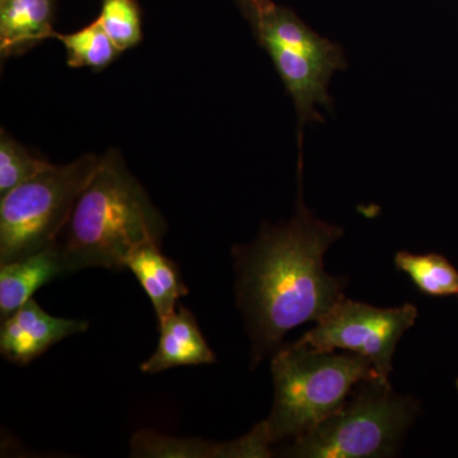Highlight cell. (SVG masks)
Returning <instances> with one entry per match:
<instances>
[{
	"instance_id": "obj_1",
	"label": "cell",
	"mask_w": 458,
	"mask_h": 458,
	"mask_svg": "<svg viewBox=\"0 0 458 458\" xmlns=\"http://www.w3.org/2000/svg\"><path fill=\"white\" fill-rule=\"evenodd\" d=\"M344 234L315 218L302 198L288 222L264 225L251 245L232 250L237 303L252 342V363L274 354L292 328L318 322L344 297L343 279L328 276L324 255Z\"/></svg>"
},
{
	"instance_id": "obj_2",
	"label": "cell",
	"mask_w": 458,
	"mask_h": 458,
	"mask_svg": "<svg viewBox=\"0 0 458 458\" xmlns=\"http://www.w3.org/2000/svg\"><path fill=\"white\" fill-rule=\"evenodd\" d=\"M167 223L117 150H108L75 201L56 243L66 273L89 267L125 269L129 255L161 243Z\"/></svg>"
},
{
	"instance_id": "obj_3",
	"label": "cell",
	"mask_w": 458,
	"mask_h": 458,
	"mask_svg": "<svg viewBox=\"0 0 458 458\" xmlns=\"http://www.w3.org/2000/svg\"><path fill=\"white\" fill-rule=\"evenodd\" d=\"M274 405L267 424L271 442L297 438L337 411L364 381H384L361 355L313 351L294 343L271 360ZM388 384V382H386Z\"/></svg>"
},
{
	"instance_id": "obj_4",
	"label": "cell",
	"mask_w": 458,
	"mask_h": 458,
	"mask_svg": "<svg viewBox=\"0 0 458 458\" xmlns=\"http://www.w3.org/2000/svg\"><path fill=\"white\" fill-rule=\"evenodd\" d=\"M417 414V403L390 384L364 381L342 408L294 438L285 456L372 458L393 456Z\"/></svg>"
},
{
	"instance_id": "obj_5",
	"label": "cell",
	"mask_w": 458,
	"mask_h": 458,
	"mask_svg": "<svg viewBox=\"0 0 458 458\" xmlns=\"http://www.w3.org/2000/svg\"><path fill=\"white\" fill-rule=\"evenodd\" d=\"M259 44L271 62L294 102L298 125L322 122L318 107H330L328 84L345 68L344 51L335 42L313 31L292 9L273 7L256 11L247 7Z\"/></svg>"
},
{
	"instance_id": "obj_6",
	"label": "cell",
	"mask_w": 458,
	"mask_h": 458,
	"mask_svg": "<svg viewBox=\"0 0 458 458\" xmlns=\"http://www.w3.org/2000/svg\"><path fill=\"white\" fill-rule=\"evenodd\" d=\"M99 161V156L84 155L68 165H51L2 195L0 264L21 260L56 243Z\"/></svg>"
},
{
	"instance_id": "obj_7",
	"label": "cell",
	"mask_w": 458,
	"mask_h": 458,
	"mask_svg": "<svg viewBox=\"0 0 458 458\" xmlns=\"http://www.w3.org/2000/svg\"><path fill=\"white\" fill-rule=\"evenodd\" d=\"M417 318V307L410 303L397 309H378L343 297L297 344L313 351L342 349L361 355L388 382L397 343Z\"/></svg>"
},
{
	"instance_id": "obj_8",
	"label": "cell",
	"mask_w": 458,
	"mask_h": 458,
	"mask_svg": "<svg viewBox=\"0 0 458 458\" xmlns=\"http://www.w3.org/2000/svg\"><path fill=\"white\" fill-rule=\"evenodd\" d=\"M89 324L84 319L54 318L33 298L18 311L3 319L0 352L12 363H31L51 346L75 334L86 333Z\"/></svg>"
},
{
	"instance_id": "obj_9",
	"label": "cell",
	"mask_w": 458,
	"mask_h": 458,
	"mask_svg": "<svg viewBox=\"0 0 458 458\" xmlns=\"http://www.w3.org/2000/svg\"><path fill=\"white\" fill-rule=\"evenodd\" d=\"M265 421L237 441L207 442L140 430L131 442V457H269L271 445Z\"/></svg>"
},
{
	"instance_id": "obj_10",
	"label": "cell",
	"mask_w": 458,
	"mask_h": 458,
	"mask_svg": "<svg viewBox=\"0 0 458 458\" xmlns=\"http://www.w3.org/2000/svg\"><path fill=\"white\" fill-rule=\"evenodd\" d=\"M216 363V355L204 339L194 315L180 304L179 310L159 319V342L155 354L140 366L143 373H161L182 366Z\"/></svg>"
},
{
	"instance_id": "obj_11",
	"label": "cell",
	"mask_w": 458,
	"mask_h": 458,
	"mask_svg": "<svg viewBox=\"0 0 458 458\" xmlns=\"http://www.w3.org/2000/svg\"><path fill=\"white\" fill-rule=\"evenodd\" d=\"M55 0H0V55L21 56L54 38Z\"/></svg>"
},
{
	"instance_id": "obj_12",
	"label": "cell",
	"mask_w": 458,
	"mask_h": 458,
	"mask_svg": "<svg viewBox=\"0 0 458 458\" xmlns=\"http://www.w3.org/2000/svg\"><path fill=\"white\" fill-rule=\"evenodd\" d=\"M64 259L57 243L38 254L0 267V318H8L33 293L60 274H65Z\"/></svg>"
},
{
	"instance_id": "obj_13",
	"label": "cell",
	"mask_w": 458,
	"mask_h": 458,
	"mask_svg": "<svg viewBox=\"0 0 458 458\" xmlns=\"http://www.w3.org/2000/svg\"><path fill=\"white\" fill-rule=\"evenodd\" d=\"M125 269L140 280L158 321L176 311L177 301L189 294L179 267L162 254L161 243L149 242L135 249L125 262Z\"/></svg>"
},
{
	"instance_id": "obj_14",
	"label": "cell",
	"mask_w": 458,
	"mask_h": 458,
	"mask_svg": "<svg viewBox=\"0 0 458 458\" xmlns=\"http://www.w3.org/2000/svg\"><path fill=\"white\" fill-rule=\"evenodd\" d=\"M53 38L64 47L66 64L75 69L89 68L96 73L113 64L123 53L105 31L98 18L78 31L55 32Z\"/></svg>"
},
{
	"instance_id": "obj_15",
	"label": "cell",
	"mask_w": 458,
	"mask_h": 458,
	"mask_svg": "<svg viewBox=\"0 0 458 458\" xmlns=\"http://www.w3.org/2000/svg\"><path fill=\"white\" fill-rule=\"evenodd\" d=\"M394 267L409 276L420 293L430 297L458 295V270L445 256L400 251L394 256Z\"/></svg>"
},
{
	"instance_id": "obj_16",
	"label": "cell",
	"mask_w": 458,
	"mask_h": 458,
	"mask_svg": "<svg viewBox=\"0 0 458 458\" xmlns=\"http://www.w3.org/2000/svg\"><path fill=\"white\" fill-rule=\"evenodd\" d=\"M50 162L32 155L8 131H0V197L50 167Z\"/></svg>"
},
{
	"instance_id": "obj_17",
	"label": "cell",
	"mask_w": 458,
	"mask_h": 458,
	"mask_svg": "<svg viewBox=\"0 0 458 458\" xmlns=\"http://www.w3.org/2000/svg\"><path fill=\"white\" fill-rule=\"evenodd\" d=\"M98 18L123 53L143 40L141 9L137 0H102L101 13Z\"/></svg>"
},
{
	"instance_id": "obj_18",
	"label": "cell",
	"mask_w": 458,
	"mask_h": 458,
	"mask_svg": "<svg viewBox=\"0 0 458 458\" xmlns=\"http://www.w3.org/2000/svg\"><path fill=\"white\" fill-rule=\"evenodd\" d=\"M242 2L245 3L247 7L256 9V11H264V9L273 7L276 4L273 0H242Z\"/></svg>"
},
{
	"instance_id": "obj_19",
	"label": "cell",
	"mask_w": 458,
	"mask_h": 458,
	"mask_svg": "<svg viewBox=\"0 0 458 458\" xmlns=\"http://www.w3.org/2000/svg\"><path fill=\"white\" fill-rule=\"evenodd\" d=\"M457 388H458V379H457Z\"/></svg>"
}]
</instances>
